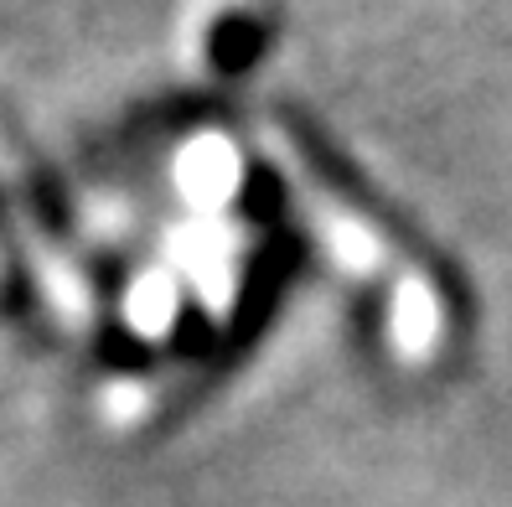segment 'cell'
<instances>
[{
    "mask_svg": "<svg viewBox=\"0 0 512 507\" xmlns=\"http://www.w3.org/2000/svg\"><path fill=\"white\" fill-rule=\"evenodd\" d=\"M275 119H280V130L290 135L295 156L306 161V171L316 176V182H321L331 197H337L347 213H357L363 223H373V228L383 233V244H394L404 259H414V270L425 275V285L435 290V301H440L445 321L456 326V332H471V321H476V295H471V285H466V275H461V264L450 259V254H440V249L430 244V233L419 228V223L404 213V207L342 151L337 135L321 130L300 104H280Z\"/></svg>",
    "mask_w": 512,
    "mask_h": 507,
    "instance_id": "cell-1",
    "label": "cell"
},
{
    "mask_svg": "<svg viewBox=\"0 0 512 507\" xmlns=\"http://www.w3.org/2000/svg\"><path fill=\"white\" fill-rule=\"evenodd\" d=\"M275 47V16L254 6H233L207 26V68L218 78H244L264 63V52Z\"/></svg>",
    "mask_w": 512,
    "mask_h": 507,
    "instance_id": "cell-3",
    "label": "cell"
},
{
    "mask_svg": "<svg viewBox=\"0 0 512 507\" xmlns=\"http://www.w3.org/2000/svg\"><path fill=\"white\" fill-rule=\"evenodd\" d=\"M238 218L259 223L264 233H275L285 218V176L275 166L254 161L244 176H238Z\"/></svg>",
    "mask_w": 512,
    "mask_h": 507,
    "instance_id": "cell-4",
    "label": "cell"
},
{
    "mask_svg": "<svg viewBox=\"0 0 512 507\" xmlns=\"http://www.w3.org/2000/svg\"><path fill=\"white\" fill-rule=\"evenodd\" d=\"M300 270H306V238L300 233L275 228V233L259 238L249 264H244V285L233 295V311L223 321V332L213 337V352H207V378L233 373L259 347V337L269 332L275 311L285 306V295L300 280Z\"/></svg>",
    "mask_w": 512,
    "mask_h": 507,
    "instance_id": "cell-2",
    "label": "cell"
}]
</instances>
